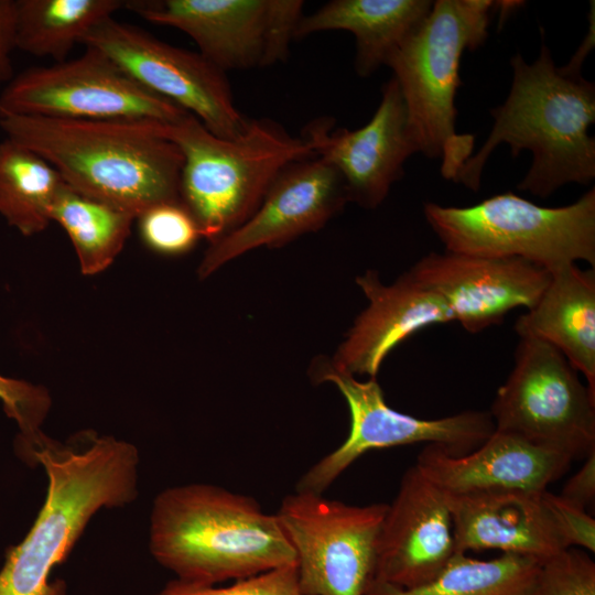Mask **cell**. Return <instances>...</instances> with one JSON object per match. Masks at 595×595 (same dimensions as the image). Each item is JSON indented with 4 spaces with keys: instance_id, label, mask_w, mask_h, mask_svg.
Wrapping results in <instances>:
<instances>
[{
    "instance_id": "cell-22",
    "label": "cell",
    "mask_w": 595,
    "mask_h": 595,
    "mask_svg": "<svg viewBox=\"0 0 595 595\" xmlns=\"http://www.w3.org/2000/svg\"><path fill=\"white\" fill-rule=\"evenodd\" d=\"M430 0H333L300 20L294 39L347 31L356 40L355 69L370 76L424 21Z\"/></svg>"
},
{
    "instance_id": "cell-7",
    "label": "cell",
    "mask_w": 595,
    "mask_h": 595,
    "mask_svg": "<svg viewBox=\"0 0 595 595\" xmlns=\"http://www.w3.org/2000/svg\"><path fill=\"white\" fill-rule=\"evenodd\" d=\"M428 224L446 251L521 258L552 272L583 260L595 266V188L561 207L512 192L466 207L425 203Z\"/></svg>"
},
{
    "instance_id": "cell-18",
    "label": "cell",
    "mask_w": 595,
    "mask_h": 595,
    "mask_svg": "<svg viewBox=\"0 0 595 595\" xmlns=\"http://www.w3.org/2000/svg\"><path fill=\"white\" fill-rule=\"evenodd\" d=\"M356 283L368 300L337 347L331 366L353 376L377 378L385 358L416 332L454 322L445 302L409 271L383 284L376 270H367Z\"/></svg>"
},
{
    "instance_id": "cell-2",
    "label": "cell",
    "mask_w": 595,
    "mask_h": 595,
    "mask_svg": "<svg viewBox=\"0 0 595 595\" xmlns=\"http://www.w3.org/2000/svg\"><path fill=\"white\" fill-rule=\"evenodd\" d=\"M139 451L123 440L77 433L67 442L45 439L31 465L47 476L44 504L25 536L7 550L0 595H66L65 583L50 582L93 516L120 508L138 496Z\"/></svg>"
},
{
    "instance_id": "cell-5",
    "label": "cell",
    "mask_w": 595,
    "mask_h": 595,
    "mask_svg": "<svg viewBox=\"0 0 595 595\" xmlns=\"http://www.w3.org/2000/svg\"><path fill=\"white\" fill-rule=\"evenodd\" d=\"M183 164L180 199L213 245L242 225L290 164L314 156L302 137L271 119H248L232 139L213 134L193 115L167 125Z\"/></svg>"
},
{
    "instance_id": "cell-28",
    "label": "cell",
    "mask_w": 595,
    "mask_h": 595,
    "mask_svg": "<svg viewBox=\"0 0 595 595\" xmlns=\"http://www.w3.org/2000/svg\"><path fill=\"white\" fill-rule=\"evenodd\" d=\"M0 401L8 416L19 425L20 435L17 441L19 455L29 454L45 436L41 425L51 407L47 390L0 375Z\"/></svg>"
},
{
    "instance_id": "cell-12",
    "label": "cell",
    "mask_w": 595,
    "mask_h": 595,
    "mask_svg": "<svg viewBox=\"0 0 595 595\" xmlns=\"http://www.w3.org/2000/svg\"><path fill=\"white\" fill-rule=\"evenodd\" d=\"M303 6L301 0H127L123 8L186 33L198 53L226 73L286 60Z\"/></svg>"
},
{
    "instance_id": "cell-1",
    "label": "cell",
    "mask_w": 595,
    "mask_h": 595,
    "mask_svg": "<svg viewBox=\"0 0 595 595\" xmlns=\"http://www.w3.org/2000/svg\"><path fill=\"white\" fill-rule=\"evenodd\" d=\"M166 122L150 119L0 117L7 138L48 162L75 192L138 218L181 202L183 156Z\"/></svg>"
},
{
    "instance_id": "cell-6",
    "label": "cell",
    "mask_w": 595,
    "mask_h": 595,
    "mask_svg": "<svg viewBox=\"0 0 595 595\" xmlns=\"http://www.w3.org/2000/svg\"><path fill=\"white\" fill-rule=\"evenodd\" d=\"M499 6L491 0L433 1L424 21L386 63L401 90L419 152L441 159V174L453 182L475 143L474 136L455 130L461 58L484 44L490 14Z\"/></svg>"
},
{
    "instance_id": "cell-15",
    "label": "cell",
    "mask_w": 595,
    "mask_h": 595,
    "mask_svg": "<svg viewBox=\"0 0 595 595\" xmlns=\"http://www.w3.org/2000/svg\"><path fill=\"white\" fill-rule=\"evenodd\" d=\"M349 202L339 173L311 156L290 164L273 182L253 214L238 228L209 245L198 267L204 279L250 250L278 248L313 232Z\"/></svg>"
},
{
    "instance_id": "cell-29",
    "label": "cell",
    "mask_w": 595,
    "mask_h": 595,
    "mask_svg": "<svg viewBox=\"0 0 595 595\" xmlns=\"http://www.w3.org/2000/svg\"><path fill=\"white\" fill-rule=\"evenodd\" d=\"M530 595H595V563L570 547L540 564Z\"/></svg>"
},
{
    "instance_id": "cell-16",
    "label": "cell",
    "mask_w": 595,
    "mask_h": 595,
    "mask_svg": "<svg viewBox=\"0 0 595 595\" xmlns=\"http://www.w3.org/2000/svg\"><path fill=\"white\" fill-rule=\"evenodd\" d=\"M445 302L468 333L500 324L513 309H531L550 272L521 258L432 251L408 270Z\"/></svg>"
},
{
    "instance_id": "cell-32",
    "label": "cell",
    "mask_w": 595,
    "mask_h": 595,
    "mask_svg": "<svg viewBox=\"0 0 595 595\" xmlns=\"http://www.w3.org/2000/svg\"><path fill=\"white\" fill-rule=\"evenodd\" d=\"M559 496L583 510L594 501L595 451L584 458L582 467L565 483Z\"/></svg>"
},
{
    "instance_id": "cell-30",
    "label": "cell",
    "mask_w": 595,
    "mask_h": 595,
    "mask_svg": "<svg viewBox=\"0 0 595 595\" xmlns=\"http://www.w3.org/2000/svg\"><path fill=\"white\" fill-rule=\"evenodd\" d=\"M156 595H303L299 587L296 564L277 567L227 586L171 581Z\"/></svg>"
},
{
    "instance_id": "cell-31",
    "label": "cell",
    "mask_w": 595,
    "mask_h": 595,
    "mask_svg": "<svg viewBox=\"0 0 595 595\" xmlns=\"http://www.w3.org/2000/svg\"><path fill=\"white\" fill-rule=\"evenodd\" d=\"M543 498L566 544L582 547L594 553L595 520L585 510L571 505L559 495L545 490Z\"/></svg>"
},
{
    "instance_id": "cell-11",
    "label": "cell",
    "mask_w": 595,
    "mask_h": 595,
    "mask_svg": "<svg viewBox=\"0 0 595 595\" xmlns=\"http://www.w3.org/2000/svg\"><path fill=\"white\" fill-rule=\"evenodd\" d=\"M85 47L74 60L31 67L13 76L0 94V117L173 123L190 113L140 85L99 50Z\"/></svg>"
},
{
    "instance_id": "cell-17",
    "label": "cell",
    "mask_w": 595,
    "mask_h": 595,
    "mask_svg": "<svg viewBox=\"0 0 595 595\" xmlns=\"http://www.w3.org/2000/svg\"><path fill=\"white\" fill-rule=\"evenodd\" d=\"M446 495L414 464L388 505L374 580L414 588L434 580L455 553Z\"/></svg>"
},
{
    "instance_id": "cell-24",
    "label": "cell",
    "mask_w": 595,
    "mask_h": 595,
    "mask_svg": "<svg viewBox=\"0 0 595 595\" xmlns=\"http://www.w3.org/2000/svg\"><path fill=\"white\" fill-rule=\"evenodd\" d=\"M540 564L511 553L479 560L455 552L440 574L424 585L399 588L372 580L366 595H530Z\"/></svg>"
},
{
    "instance_id": "cell-4",
    "label": "cell",
    "mask_w": 595,
    "mask_h": 595,
    "mask_svg": "<svg viewBox=\"0 0 595 595\" xmlns=\"http://www.w3.org/2000/svg\"><path fill=\"white\" fill-rule=\"evenodd\" d=\"M149 548L177 580L216 585L296 564L275 513L250 496L212 484L162 490L153 500Z\"/></svg>"
},
{
    "instance_id": "cell-23",
    "label": "cell",
    "mask_w": 595,
    "mask_h": 595,
    "mask_svg": "<svg viewBox=\"0 0 595 595\" xmlns=\"http://www.w3.org/2000/svg\"><path fill=\"white\" fill-rule=\"evenodd\" d=\"M123 6L122 0H17L15 46L63 62L91 29Z\"/></svg>"
},
{
    "instance_id": "cell-19",
    "label": "cell",
    "mask_w": 595,
    "mask_h": 595,
    "mask_svg": "<svg viewBox=\"0 0 595 595\" xmlns=\"http://www.w3.org/2000/svg\"><path fill=\"white\" fill-rule=\"evenodd\" d=\"M573 458L513 433L495 430L477 448L451 455L430 444L415 465L441 490L465 495L491 490L543 491L569 469Z\"/></svg>"
},
{
    "instance_id": "cell-3",
    "label": "cell",
    "mask_w": 595,
    "mask_h": 595,
    "mask_svg": "<svg viewBox=\"0 0 595 595\" xmlns=\"http://www.w3.org/2000/svg\"><path fill=\"white\" fill-rule=\"evenodd\" d=\"M510 64L509 95L490 110L494 125L487 140L454 182L477 192L489 155L507 143L512 156L522 150L533 156L518 190L548 197L569 183L588 185L595 177V139L588 134L595 121V85L558 67L547 46L532 64L520 54Z\"/></svg>"
},
{
    "instance_id": "cell-27",
    "label": "cell",
    "mask_w": 595,
    "mask_h": 595,
    "mask_svg": "<svg viewBox=\"0 0 595 595\" xmlns=\"http://www.w3.org/2000/svg\"><path fill=\"white\" fill-rule=\"evenodd\" d=\"M138 219L143 242L159 253L187 252L202 237L195 219L181 202L155 205Z\"/></svg>"
},
{
    "instance_id": "cell-8",
    "label": "cell",
    "mask_w": 595,
    "mask_h": 595,
    "mask_svg": "<svg viewBox=\"0 0 595 595\" xmlns=\"http://www.w3.org/2000/svg\"><path fill=\"white\" fill-rule=\"evenodd\" d=\"M577 372L554 346L520 337L489 411L495 430L584 459L595 451V396Z\"/></svg>"
},
{
    "instance_id": "cell-10",
    "label": "cell",
    "mask_w": 595,
    "mask_h": 595,
    "mask_svg": "<svg viewBox=\"0 0 595 595\" xmlns=\"http://www.w3.org/2000/svg\"><path fill=\"white\" fill-rule=\"evenodd\" d=\"M388 504L354 506L295 490L275 515L296 555L303 595H366Z\"/></svg>"
},
{
    "instance_id": "cell-21",
    "label": "cell",
    "mask_w": 595,
    "mask_h": 595,
    "mask_svg": "<svg viewBox=\"0 0 595 595\" xmlns=\"http://www.w3.org/2000/svg\"><path fill=\"white\" fill-rule=\"evenodd\" d=\"M519 337L539 338L559 349L595 396V270L576 263L550 272L537 303L515 324Z\"/></svg>"
},
{
    "instance_id": "cell-14",
    "label": "cell",
    "mask_w": 595,
    "mask_h": 595,
    "mask_svg": "<svg viewBox=\"0 0 595 595\" xmlns=\"http://www.w3.org/2000/svg\"><path fill=\"white\" fill-rule=\"evenodd\" d=\"M381 93L380 104L365 126L348 130L334 127L331 118H318L302 134L314 156L339 173L349 202L367 209L378 207L386 199L392 184L403 175L405 161L419 152L393 77L382 86Z\"/></svg>"
},
{
    "instance_id": "cell-25",
    "label": "cell",
    "mask_w": 595,
    "mask_h": 595,
    "mask_svg": "<svg viewBox=\"0 0 595 595\" xmlns=\"http://www.w3.org/2000/svg\"><path fill=\"white\" fill-rule=\"evenodd\" d=\"M43 158L6 138L0 142V215L24 236L52 223L53 204L64 186Z\"/></svg>"
},
{
    "instance_id": "cell-33",
    "label": "cell",
    "mask_w": 595,
    "mask_h": 595,
    "mask_svg": "<svg viewBox=\"0 0 595 595\" xmlns=\"http://www.w3.org/2000/svg\"><path fill=\"white\" fill-rule=\"evenodd\" d=\"M17 0H0V84L13 77L12 52L15 46Z\"/></svg>"
},
{
    "instance_id": "cell-9",
    "label": "cell",
    "mask_w": 595,
    "mask_h": 595,
    "mask_svg": "<svg viewBox=\"0 0 595 595\" xmlns=\"http://www.w3.org/2000/svg\"><path fill=\"white\" fill-rule=\"evenodd\" d=\"M314 383L332 382L346 400L350 428L346 440L302 475L295 490L324 491L357 458L372 450L414 443L442 446L451 455H464L480 446L495 431L487 411L468 410L440 419H419L392 409L377 378L366 381L334 369L328 359L311 366Z\"/></svg>"
},
{
    "instance_id": "cell-13",
    "label": "cell",
    "mask_w": 595,
    "mask_h": 595,
    "mask_svg": "<svg viewBox=\"0 0 595 595\" xmlns=\"http://www.w3.org/2000/svg\"><path fill=\"white\" fill-rule=\"evenodd\" d=\"M82 44L106 54L140 85L196 117L213 134L232 139L247 127L226 73L198 52L173 46L112 17L91 29Z\"/></svg>"
},
{
    "instance_id": "cell-20",
    "label": "cell",
    "mask_w": 595,
    "mask_h": 595,
    "mask_svg": "<svg viewBox=\"0 0 595 595\" xmlns=\"http://www.w3.org/2000/svg\"><path fill=\"white\" fill-rule=\"evenodd\" d=\"M544 491L445 494L455 551L500 550L542 563L570 548L544 501Z\"/></svg>"
},
{
    "instance_id": "cell-26",
    "label": "cell",
    "mask_w": 595,
    "mask_h": 595,
    "mask_svg": "<svg viewBox=\"0 0 595 595\" xmlns=\"http://www.w3.org/2000/svg\"><path fill=\"white\" fill-rule=\"evenodd\" d=\"M52 221L68 235L84 274L107 269L122 250L129 237L131 214L82 195L66 184L53 207Z\"/></svg>"
}]
</instances>
